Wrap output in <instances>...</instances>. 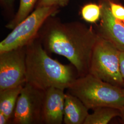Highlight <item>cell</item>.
Masks as SVG:
<instances>
[{"label":"cell","instance_id":"obj_1","mask_svg":"<svg viewBox=\"0 0 124 124\" xmlns=\"http://www.w3.org/2000/svg\"><path fill=\"white\" fill-rule=\"evenodd\" d=\"M98 37L92 27L78 21L62 22L54 16L47 19L37 36L47 53L66 58L75 67L79 77L89 73Z\"/></svg>","mask_w":124,"mask_h":124},{"label":"cell","instance_id":"obj_2","mask_svg":"<svg viewBox=\"0 0 124 124\" xmlns=\"http://www.w3.org/2000/svg\"><path fill=\"white\" fill-rule=\"evenodd\" d=\"M26 83L45 91L67 89L79 76L71 63L63 64L49 56L37 37L26 46Z\"/></svg>","mask_w":124,"mask_h":124},{"label":"cell","instance_id":"obj_3","mask_svg":"<svg viewBox=\"0 0 124 124\" xmlns=\"http://www.w3.org/2000/svg\"><path fill=\"white\" fill-rule=\"evenodd\" d=\"M89 109L100 107H124L123 88L107 83L88 73L77 78L67 89Z\"/></svg>","mask_w":124,"mask_h":124},{"label":"cell","instance_id":"obj_4","mask_svg":"<svg viewBox=\"0 0 124 124\" xmlns=\"http://www.w3.org/2000/svg\"><path fill=\"white\" fill-rule=\"evenodd\" d=\"M120 53L109 41L98 36L93 49L89 73L123 88L124 80L120 70Z\"/></svg>","mask_w":124,"mask_h":124},{"label":"cell","instance_id":"obj_5","mask_svg":"<svg viewBox=\"0 0 124 124\" xmlns=\"http://www.w3.org/2000/svg\"><path fill=\"white\" fill-rule=\"evenodd\" d=\"M59 10L55 6L36 8L0 42V53L26 46L37 37L47 19L55 16Z\"/></svg>","mask_w":124,"mask_h":124},{"label":"cell","instance_id":"obj_6","mask_svg":"<svg viewBox=\"0 0 124 124\" xmlns=\"http://www.w3.org/2000/svg\"><path fill=\"white\" fill-rule=\"evenodd\" d=\"M45 91L28 83L23 87L12 120L13 124H42Z\"/></svg>","mask_w":124,"mask_h":124},{"label":"cell","instance_id":"obj_7","mask_svg":"<svg viewBox=\"0 0 124 124\" xmlns=\"http://www.w3.org/2000/svg\"><path fill=\"white\" fill-rule=\"evenodd\" d=\"M26 46L0 53V92L24 85Z\"/></svg>","mask_w":124,"mask_h":124},{"label":"cell","instance_id":"obj_8","mask_svg":"<svg viewBox=\"0 0 124 124\" xmlns=\"http://www.w3.org/2000/svg\"><path fill=\"white\" fill-rule=\"evenodd\" d=\"M101 16L97 27L98 35L109 41L121 52L124 51V24L111 13L108 0H100Z\"/></svg>","mask_w":124,"mask_h":124},{"label":"cell","instance_id":"obj_9","mask_svg":"<svg viewBox=\"0 0 124 124\" xmlns=\"http://www.w3.org/2000/svg\"><path fill=\"white\" fill-rule=\"evenodd\" d=\"M64 90L50 87L45 91L42 124H61L63 120Z\"/></svg>","mask_w":124,"mask_h":124},{"label":"cell","instance_id":"obj_10","mask_svg":"<svg viewBox=\"0 0 124 124\" xmlns=\"http://www.w3.org/2000/svg\"><path fill=\"white\" fill-rule=\"evenodd\" d=\"M89 109L79 98L65 93L63 122L65 124H84Z\"/></svg>","mask_w":124,"mask_h":124},{"label":"cell","instance_id":"obj_11","mask_svg":"<svg viewBox=\"0 0 124 124\" xmlns=\"http://www.w3.org/2000/svg\"><path fill=\"white\" fill-rule=\"evenodd\" d=\"M24 85L0 92V112L2 113L10 120H12L18 98Z\"/></svg>","mask_w":124,"mask_h":124},{"label":"cell","instance_id":"obj_12","mask_svg":"<svg viewBox=\"0 0 124 124\" xmlns=\"http://www.w3.org/2000/svg\"><path fill=\"white\" fill-rule=\"evenodd\" d=\"M89 114L84 124H107L117 116H120L119 109L110 107H100Z\"/></svg>","mask_w":124,"mask_h":124},{"label":"cell","instance_id":"obj_13","mask_svg":"<svg viewBox=\"0 0 124 124\" xmlns=\"http://www.w3.org/2000/svg\"><path fill=\"white\" fill-rule=\"evenodd\" d=\"M39 0H19L18 11L6 27L12 30L33 12Z\"/></svg>","mask_w":124,"mask_h":124},{"label":"cell","instance_id":"obj_14","mask_svg":"<svg viewBox=\"0 0 124 124\" xmlns=\"http://www.w3.org/2000/svg\"><path fill=\"white\" fill-rule=\"evenodd\" d=\"M83 19L86 22L96 23L100 20L101 16V7L100 4L89 3L84 5L80 10Z\"/></svg>","mask_w":124,"mask_h":124},{"label":"cell","instance_id":"obj_15","mask_svg":"<svg viewBox=\"0 0 124 124\" xmlns=\"http://www.w3.org/2000/svg\"><path fill=\"white\" fill-rule=\"evenodd\" d=\"M111 13L117 19L123 22L124 21V6L116 2L114 0H108Z\"/></svg>","mask_w":124,"mask_h":124},{"label":"cell","instance_id":"obj_16","mask_svg":"<svg viewBox=\"0 0 124 124\" xmlns=\"http://www.w3.org/2000/svg\"><path fill=\"white\" fill-rule=\"evenodd\" d=\"M70 0H39L36 8L43 7L55 6L60 8L66 6Z\"/></svg>","mask_w":124,"mask_h":124},{"label":"cell","instance_id":"obj_17","mask_svg":"<svg viewBox=\"0 0 124 124\" xmlns=\"http://www.w3.org/2000/svg\"><path fill=\"white\" fill-rule=\"evenodd\" d=\"M15 0H0V5L6 15H12L14 12Z\"/></svg>","mask_w":124,"mask_h":124},{"label":"cell","instance_id":"obj_18","mask_svg":"<svg viewBox=\"0 0 124 124\" xmlns=\"http://www.w3.org/2000/svg\"><path fill=\"white\" fill-rule=\"evenodd\" d=\"M120 70L124 81V51L121 52L120 55Z\"/></svg>","mask_w":124,"mask_h":124},{"label":"cell","instance_id":"obj_19","mask_svg":"<svg viewBox=\"0 0 124 124\" xmlns=\"http://www.w3.org/2000/svg\"><path fill=\"white\" fill-rule=\"evenodd\" d=\"M11 124L8 118L1 112H0V124Z\"/></svg>","mask_w":124,"mask_h":124},{"label":"cell","instance_id":"obj_20","mask_svg":"<svg viewBox=\"0 0 124 124\" xmlns=\"http://www.w3.org/2000/svg\"><path fill=\"white\" fill-rule=\"evenodd\" d=\"M120 116L121 117V119L124 122V107L120 109Z\"/></svg>","mask_w":124,"mask_h":124},{"label":"cell","instance_id":"obj_21","mask_svg":"<svg viewBox=\"0 0 124 124\" xmlns=\"http://www.w3.org/2000/svg\"><path fill=\"white\" fill-rule=\"evenodd\" d=\"M122 0V1H123V3H124V0Z\"/></svg>","mask_w":124,"mask_h":124},{"label":"cell","instance_id":"obj_22","mask_svg":"<svg viewBox=\"0 0 124 124\" xmlns=\"http://www.w3.org/2000/svg\"><path fill=\"white\" fill-rule=\"evenodd\" d=\"M123 91H124V88H123Z\"/></svg>","mask_w":124,"mask_h":124},{"label":"cell","instance_id":"obj_23","mask_svg":"<svg viewBox=\"0 0 124 124\" xmlns=\"http://www.w3.org/2000/svg\"><path fill=\"white\" fill-rule=\"evenodd\" d=\"M123 23H124V21H123Z\"/></svg>","mask_w":124,"mask_h":124}]
</instances>
